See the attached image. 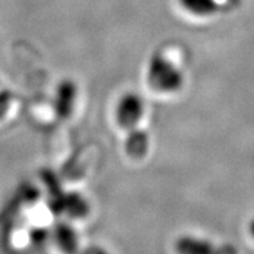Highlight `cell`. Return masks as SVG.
Returning a JSON list of instances; mask_svg holds the SVG:
<instances>
[{"mask_svg":"<svg viewBox=\"0 0 254 254\" xmlns=\"http://www.w3.org/2000/svg\"><path fill=\"white\" fill-rule=\"evenodd\" d=\"M178 254H239L238 248L232 244H216L206 239L184 235L176 242Z\"/></svg>","mask_w":254,"mask_h":254,"instance_id":"cell-3","label":"cell"},{"mask_svg":"<svg viewBox=\"0 0 254 254\" xmlns=\"http://www.w3.org/2000/svg\"><path fill=\"white\" fill-rule=\"evenodd\" d=\"M76 254H109L106 251L101 247H88L81 252H77Z\"/></svg>","mask_w":254,"mask_h":254,"instance_id":"cell-10","label":"cell"},{"mask_svg":"<svg viewBox=\"0 0 254 254\" xmlns=\"http://www.w3.org/2000/svg\"><path fill=\"white\" fill-rule=\"evenodd\" d=\"M77 90L76 85L72 81L64 80L58 84L55 94V110L60 118H68L72 114V110L76 102Z\"/></svg>","mask_w":254,"mask_h":254,"instance_id":"cell-4","label":"cell"},{"mask_svg":"<svg viewBox=\"0 0 254 254\" xmlns=\"http://www.w3.org/2000/svg\"><path fill=\"white\" fill-rule=\"evenodd\" d=\"M10 103H12V93L8 90H1L0 92V119L8 113Z\"/></svg>","mask_w":254,"mask_h":254,"instance_id":"cell-9","label":"cell"},{"mask_svg":"<svg viewBox=\"0 0 254 254\" xmlns=\"http://www.w3.org/2000/svg\"><path fill=\"white\" fill-rule=\"evenodd\" d=\"M145 101L138 93L123 94L115 107V118L120 128L126 130H132L137 128L145 115Z\"/></svg>","mask_w":254,"mask_h":254,"instance_id":"cell-2","label":"cell"},{"mask_svg":"<svg viewBox=\"0 0 254 254\" xmlns=\"http://www.w3.org/2000/svg\"><path fill=\"white\" fill-rule=\"evenodd\" d=\"M148 85L159 93H176L185 84V75L177 64L167 56L154 55L147 64Z\"/></svg>","mask_w":254,"mask_h":254,"instance_id":"cell-1","label":"cell"},{"mask_svg":"<svg viewBox=\"0 0 254 254\" xmlns=\"http://www.w3.org/2000/svg\"><path fill=\"white\" fill-rule=\"evenodd\" d=\"M150 139L148 134L141 129H132L129 130V135L126 139V151L129 156L135 159L143 158L148 151Z\"/></svg>","mask_w":254,"mask_h":254,"instance_id":"cell-8","label":"cell"},{"mask_svg":"<svg viewBox=\"0 0 254 254\" xmlns=\"http://www.w3.org/2000/svg\"><path fill=\"white\" fill-rule=\"evenodd\" d=\"M249 230H251V234L254 236V219L251 222V225H249Z\"/></svg>","mask_w":254,"mask_h":254,"instance_id":"cell-11","label":"cell"},{"mask_svg":"<svg viewBox=\"0 0 254 254\" xmlns=\"http://www.w3.org/2000/svg\"><path fill=\"white\" fill-rule=\"evenodd\" d=\"M52 209L57 213H64L70 217L80 218L88 213L87 201L77 193H61V196L53 197Z\"/></svg>","mask_w":254,"mask_h":254,"instance_id":"cell-5","label":"cell"},{"mask_svg":"<svg viewBox=\"0 0 254 254\" xmlns=\"http://www.w3.org/2000/svg\"><path fill=\"white\" fill-rule=\"evenodd\" d=\"M178 4L185 12L199 18L213 16L219 9L218 0H178Z\"/></svg>","mask_w":254,"mask_h":254,"instance_id":"cell-7","label":"cell"},{"mask_svg":"<svg viewBox=\"0 0 254 254\" xmlns=\"http://www.w3.org/2000/svg\"><path fill=\"white\" fill-rule=\"evenodd\" d=\"M55 240L58 248L64 254H76L79 252V240L75 230L67 223H58L55 229Z\"/></svg>","mask_w":254,"mask_h":254,"instance_id":"cell-6","label":"cell"}]
</instances>
